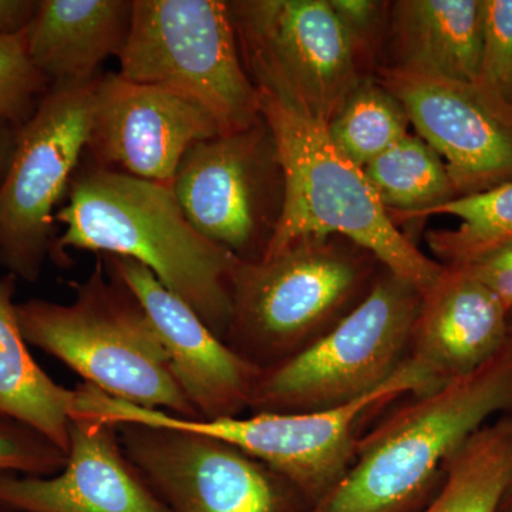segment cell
<instances>
[{
	"instance_id": "23",
	"label": "cell",
	"mask_w": 512,
	"mask_h": 512,
	"mask_svg": "<svg viewBox=\"0 0 512 512\" xmlns=\"http://www.w3.org/2000/svg\"><path fill=\"white\" fill-rule=\"evenodd\" d=\"M325 127L336 150L363 170L407 136L412 124L400 101L379 80L366 77Z\"/></svg>"
},
{
	"instance_id": "22",
	"label": "cell",
	"mask_w": 512,
	"mask_h": 512,
	"mask_svg": "<svg viewBox=\"0 0 512 512\" xmlns=\"http://www.w3.org/2000/svg\"><path fill=\"white\" fill-rule=\"evenodd\" d=\"M444 470L446 481L423 512H500L512 480V413L481 427Z\"/></svg>"
},
{
	"instance_id": "31",
	"label": "cell",
	"mask_w": 512,
	"mask_h": 512,
	"mask_svg": "<svg viewBox=\"0 0 512 512\" xmlns=\"http://www.w3.org/2000/svg\"><path fill=\"white\" fill-rule=\"evenodd\" d=\"M20 128L22 127L0 116V188L8 177L10 165L15 157Z\"/></svg>"
},
{
	"instance_id": "21",
	"label": "cell",
	"mask_w": 512,
	"mask_h": 512,
	"mask_svg": "<svg viewBox=\"0 0 512 512\" xmlns=\"http://www.w3.org/2000/svg\"><path fill=\"white\" fill-rule=\"evenodd\" d=\"M363 173L397 225L430 217L458 198L443 158L412 131L367 164Z\"/></svg>"
},
{
	"instance_id": "16",
	"label": "cell",
	"mask_w": 512,
	"mask_h": 512,
	"mask_svg": "<svg viewBox=\"0 0 512 512\" xmlns=\"http://www.w3.org/2000/svg\"><path fill=\"white\" fill-rule=\"evenodd\" d=\"M0 512H171L128 461L116 424L72 416L63 470L0 471Z\"/></svg>"
},
{
	"instance_id": "7",
	"label": "cell",
	"mask_w": 512,
	"mask_h": 512,
	"mask_svg": "<svg viewBox=\"0 0 512 512\" xmlns=\"http://www.w3.org/2000/svg\"><path fill=\"white\" fill-rule=\"evenodd\" d=\"M421 292L382 268L355 308L328 332L256 377L254 413H302L355 402L409 357Z\"/></svg>"
},
{
	"instance_id": "28",
	"label": "cell",
	"mask_w": 512,
	"mask_h": 512,
	"mask_svg": "<svg viewBox=\"0 0 512 512\" xmlns=\"http://www.w3.org/2000/svg\"><path fill=\"white\" fill-rule=\"evenodd\" d=\"M329 3L365 74L367 67L375 66L384 32L389 28L390 3L375 0H329Z\"/></svg>"
},
{
	"instance_id": "9",
	"label": "cell",
	"mask_w": 512,
	"mask_h": 512,
	"mask_svg": "<svg viewBox=\"0 0 512 512\" xmlns=\"http://www.w3.org/2000/svg\"><path fill=\"white\" fill-rule=\"evenodd\" d=\"M99 77L50 84L32 119L20 128L0 188V265L20 281L35 284L53 255L56 207L89 144Z\"/></svg>"
},
{
	"instance_id": "24",
	"label": "cell",
	"mask_w": 512,
	"mask_h": 512,
	"mask_svg": "<svg viewBox=\"0 0 512 512\" xmlns=\"http://www.w3.org/2000/svg\"><path fill=\"white\" fill-rule=\"evenodd\" d=\"M431 215H451L460 220L456 228L437 229L426 235L436 261L446 266L466 264L512 241V181L456 198Z\"/></svg>"
},
{
	"instance_id": "33",
	"label": "cell",
	"mask_w": 512,
	"mask_h": 512,
	"mask_svg": "<svg viewBox=\"0 0 512 512\" xmlns=\"http://www.w3.org/2000/svg\"><path fill=\"white\" fill-rule=\"evenodd\" d=\"M510 332L512 333V311L510 312Z\"/></svg>"
},
{
	"instance_id": "2",
	"label": "cell",
	"mask_w": 512,
	"mask_h": 512,
	"mask_svg": "<svg viewBox=\"0 0 512 512\" xmlns=\"http://www.w3.org/2000/svg\"><path fill=\"white\" fill-rule=\"evenodd\" d=\"M414 397L357 440L349 470L312 512H399L417 500L488 419L512 413V333L476 372Z\"/></svg>"
},
{
	"instance_id": "3",
	"label": "cell",
	"mask_w": 512,
	"mask_h": 512,
	"mask_svg": "<svg viewBox=\"0 0 512 512\" xmlns=\"http://www.w3.org/2000/svg\"><path fill=\"white\" fill-rule=\"evenodd\" d=\"M258 93L285 181L281 220L264 256L296 239L335 235L365 249L421 293L436 284L444 265L400 231L362 168L336 150L326 127L278 97Z\"/></svg>"
},
{
	"instance_id": "26",
	"label": "cell",
	"mask_w": 512,
	"mask_h": 512,
	"mask_svg": "<svg viewBox=\"0 0 512 512\" xmlns=\"http://www.w3.org/2000/svg\"><path fill=\"white\" fill-rule=\"evenodd\" d=\"M26 30L0 37V116L18 127L32 119L50 87L30 59Z\"/></svg>"
},
{
	"instance_id": "5",
	"label": "cell",
	"mask_w": 512,
	"mask_h": 512,
	"mask_svg": "<svg viewBox=\"0 0 512 512\" xmlns=\"http://www.w3.org/2000/svg\"><path fill=\"white\" fill-rule=\"evenodd\" d=\"M377 266L375 256L335 235L296 239L258 261L239 259L224 340L261 369L284 362L365 298Z\"/></svg>"
},
{
	"instance_id": "18",
	"label": "cell",
	"mask_w": 512,
	"mask_h": 512,
	"mask_svg": "<svg viewBox=\"0 0 512 512\" xmlns=\"http://www.w3.org/2000/svg\"><path fill=\"white\" fill-rule=\"evenodd\" d=\"M134 0H40L26 30L30 59L50 84L89 83L126 46Z\"/></svg>"
},
{
	"instance_id": "20",
	"label": "cell",
	"mask_w": 512,
	"mask_h": 512,
	"mask_svg": "<svg viewBox=\"0 0 512 512\" xmlns=\"http://www.w3.org/2000/svg\"><path fill=\"white\" fill-rule=\"evenodd\" d=\"M16 281L0 278V417L19 421L67 456L76 392L56 383L30 355L20 330Z\"/></svg>"
},
{
	"instance_id": "12",
	"label": "cell",
	"mask_w": 512,
	"mask_h": 512,
	"mask_svg": "<svg viewBox=\"0 0 512 512\" xmlns=\"http://www.w3.org/2000/svg\"><path fill=\"white\" fill-rule=\"evenodd\" d=\"M117 427L128 461L171 512L282 511L284 478L239 448L195 431Z\"/></svg>"
},
{
	"instance_id": "8",
	"label": "cell",
	"mask_w": 512,
	"mask_h": 512,
	"mask_svg": "<svg viewBox=\"0 0 512 512\" xmlns=\"http://www.w3.org/2000/svg\"><path fill=\"white\" fill-rule=\"evenodd\" d=\"M117 59L123 79L191 101L210 114L221 134L262 119L229 2L134 0L130 33Z\"/></svg>"
},
{
	"instance_id": "32",
	"label": "cell",
	"mask_w": 512,
	"mask_h": 512,
	"mask_svg": "<svg viewBox=\"0 0 512 512\" xmlns=\"http://www.w3.org/2000/svg\"><path fill=\"white\" fill-rule=\"evenodd\" d=\"M500 512H512V480L505 494L503 504H501Z\"/></svg>"
},
{
	"instance_id": "11",
	"label": "cell",
	"mask_w": 512,
	"mask_h": 512,
	"mask_svg": "<svg viewBox=\"0 0 512 512\" xmlns=\"http://www.w3.org/2000/svg\"><path fill=\"white\" fill-rule=\"evenodd\" d=\"M171 190L202 237L241 261L261 259L285 197L278 147L264 117L245 130L194 144Z\"/></svg>"
},
{
	"instance_id": "15",
	"label": "cell",
	"mask_w": 512,
	"mask_h": 512,
	"mask_svg": "<svg viewBox=\"0 0 512 512\" xmlns=\"http://www.w3.org/2000/svg\"><path fill=\"white\" fill-rule=\"evenodd\" d=\"M101 259L143 306L197 419L239 417L249 409L261 367L215 335L146 266L120 256L101 255Z\"/></svg>"
},
{
	"instance_id": "17",
	"label": "cell",
	"mask_w": 512,
	"mask_h": 512,
	"mask_svg": "<svg viewBox=\"0 0 512 512\" xmlns=\"http://www.w3.org/2000/svg\"><path fill=\"white\" fill-rule=\"evenodd\" d=\"M510 309L458 266L421 293L409 359L439 384L476 372L510 339Z\"/></svg>"
},
{
	"instance_id": "30",
	"label": "cell",
	"mask_w": 512,
	"mask_h": 512,
	"mask_svg": "<svg viewBox=\"0 0 512 512\" xmlns=\"http://www.w3.org/2000/svg\"><path fill=\"white\" fill-rule=\"evenodd\" d=\"M39 5L40 0H0V37L25 32Z\"/></svg>"
},
{
	"instance_id": "19",
	"label": "cell",
	"mask_w": 512,
	"mask_h": 512,
	"mask_svg": "<svg viewBox=\"0 0 512 512\" xmlns=\"http://www.w3.org/2000/svg\"><path fill=\"white\" fill-rule=\"evenodd\" d=\"M483 0H400L390 5L392 67L474 84L483 45Z\"/></svg>"
},
{
	"instance_id": "4",
	"label": "cell",
	"mask_w": 512,
	"mask_h": 512,
	"mask_svg": "<svg viewBox=\"0 0 512 512\" xmlns=\"http://www.w3.org/2000/svg\"><path fill=\"white\" fill-rule=\"evenodd\" d=\"M72 288L73 302L66 305L37 298L18 303L28 345L56 357L109 396L197 419L146 311L103 259Z\"/></svg>"
},
{
	"instance_id": "10",
	"label": "cell",
	"mask_w": 512,
	"mask_h": 512,
	"mask_svg": "<svg viewBox=\"0 0 512 512\" xmlns=\"http://www.w3.org/2000/svg\"><path fill=\"white\" fill-rule=\"evenodd\" d=\"M256 90L328 126L366 79L329 0L229 2Z\"/></svg>"
},
{
	"instance_id": "1",
	"label": "cell",
	"mask_w": 512,
	"mask_h": 512,
	"mask_svg": "<svg viewBox=\"0 0 512 512\" xmlns=\"http://www.w3.org/2000/svg\"><path fill=\"white\" fill-rule=\"evenodd\" d=\"M67 200L56 212L64 231L55 261L67 264L69 249L133 259L225 338L239 259L192 227L171 188L90 164L77 170Z\"/></svg>"
},
{
	"instance_id": "13",
	"label": "cell",
	"mask_w": 512,
	"mask_h": 512,
	"mask_svg": "<svg viewBox=\"0 0 512 512\" xmlns=\"http://www.w3.org/2000/svg\"><path fill=\"white\" fill-rule=\"evenodd\" d=\"M218 134L215 120L191 101L100 74L86 153L97 167L171 188L187 151Z\"/></svg>"
},
{
	"instance_id": "29",
	"label": "cell",
	"mask_w": 512,
	"mask_h": 512,
	"mask_svg": "<svg viewBox=\"0 0 512 512\" xmlns=\"http://www.w3.org/2000/svg\"><path fill=\"white\" fill-rule=\"evenodd\" d=\"M457 266L487 286L512 311V241Z\"/></svg>"
},
{
	"instance_id": "14",
	"label": "cell",
	"mask_w": 512,
	"mask_h": 512,
	"mask_svg": "<svg viewBox=\"0 0 512 512\" xmlns=\"http://www.w3.org/2000/svg\"><path fill=\"white\" fill-rule=\"evenodd\" d=\"M409 116L417 136L443 158L458 198L512 181V120L473 84L386 66L377 77Z\"/></svg>"
},
{
	"instance_id": "27",
	"label": "cell",
	"mask_w": 512,
	"mask_h": 512,
	"mask_svg": "<svg viewBox=\"0 0 512 512\" xmlns=\"http://www.w3.org/2000/svg\"><path fill=\"white\" fill-rule=\"evenodd\" d=\"M66 454L19 421L0 417V471L50 477L63 470Z\"/></svg>"
},
{
	"instance_id": "25",
	"label": "cell",
	"mask_w": 512,
	"mask_h": 512,
	"mask_svg": "<svg viewBox=\"0 0 512 512\" xmlns=\"http://www.w3.org/2000/svg\"><path fill=\"white\" fill-rule=\"evenodd\" d=\"M480 66L474 89L512 120V0H483Z\"/></svg>"
},
{
	"instance_id": "6",
	"label": "cell",
	"mask_w": 512,
	"mask_h": 512,
	"mask_svg": "<svg viewBox=\"0 0 512 512\" xmlns=\"http://www.w3.org/2000/svg\"><path fill=\"white\" fill-rule=\"evenodd\" d=\"M421 367L406 362L382 386L355 402L302 413H254L251 417L228 419H183L144 409L107 393L90 396V416L111 424H151L207 434L231 444L274 471L286 483L319 500L339 483L352 464L357 427L377 406L403 394L421 396L439 389Z\"/></svg>"
}]
</instances>
